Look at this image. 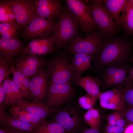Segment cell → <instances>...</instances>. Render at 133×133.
<instances>
[{
	"label": "cell",
	"instance_id": "cell-1",
	"mask_svg": "<svg viewBox=\"0 0 133 133\" xmlns=\"http://www.w3.org/2000/svg\"><path fill=\"white\" fill-rule=\"evenodd\" d=\"M132 47L130 42L121 38L116 37L105 40L100 52L93 58L92 70L96 73L102 67L112 63L127 64Z\"/></svg>",
	"mask_w": 133,
	"mask_h": 133
},
{
	"label": "cell",
	"instance_id": "cell-2",
	"mask_svg": "<svg viewBox=\"0 0 133 133\" xmlns=\"http://www.w3.org/2000/svg\"><path fill=\"white\" fill-rule=\"evenodd\" d=\"M79 25L75 15L67 7L63 9L55 27V50L70 43L77 35Z\"/></svg>",
	"mask_w": 133,
	"mask_h": 133
},
{
	"label": "cell",
	"instance_id": "cell-3",
	"mask_svg": "<svg viewBox=\"0 0 133 133\" xmlns=\"http://www.w3.org/2000/svg\"><path fill=\"white\" fill-rule=\"evenodd\" d=\"M70 53L67 51L59 53L47 59L46 65L49 73V83L71 84L74 73L70 64L72 57Z\"/></svg>",
	"mask_w": 133,
	"mask_h": 133
},
{
	"label": "cell",
	"instance_id": "cell-4",
	"mask_svg": "<svg viewBox=\"0 0 133 133\" xmlns=\"http://www.w3.org/2000/svg\"><path fill=\"white\" fill-rule=\"evenodd\" d=\"M105 41L98 33L94 30L84 36L77 35L70 43L67 51L74 54L82 53L95 56L100 52Z\"/></svg>",
	"mask_w": 133,
	"mask_h": 133
},
{
	"label": "cell",
	"instance_id": "cell-5",
	"mask_svg": "<svg viewBox=\"0 0 133 133\" xmlns=\"http://www.w3.org/2000/svg\"><path fill=\"white\" fill-rule=\"evenodd\" d=\"M87 4L97 27L100 30L99 34L110 36L115 33L117 26L100 0H94Z\"/></svg>",
	"mask_w": 133,
	"mask_h": 133
},
{
	"label": "cell",
	"instance_id": "cell-6",
	"mask_svg": "<svg viewBox=\"0 0 133 133\" xmlns=\"http://www.w3.org/2000/svg\"><path fill=\"white\" fill-rule=\"evenodd\" d=\"M75 93V89L71 84L49 83L46 104L51 107L58 106L72 99Z\"/></svg>",
	"mask_w": 133,
	"mask_h": 133
},
{
	"label": "cell",
	"instance_id": "cell-7",
	"mask_svg": "<svg viewBox=\"0 0 133 133\" xmlns=\"http://www.w3.org/2000/svg\"><path fill=\"white\" fill-rule=\"evenodd\" d=\"M67 7L76 17L80 28L88 33L94 30L96 25L89 12L87 3L81 0H66Z\"/></svg>",
	"mask_w": 133,
	"mask_h": 133
},
{
	"label": "cell",
	"instance_id": "cell-8",
	"mask_svg": "<svg viewBox=\"0 0 133 133\" xmlns=\"http://www.w3.org/2000/svg\"><path fill=\"white\" fill-rule=\"evenodd\" d=\"M56 22L54 19L44 18L36 14L23 30L22 34L28 39L48 37L54 31Z\"/></svg>",
	"mask_w": 133,
	"mask_h": 133
},
{
	"label": "cell",
	"instance_id": "cell-9",
	"mask_svg": "<svg viewBox=\"0 0 133 133\" xmlns=\"http://www.w3.org/2000/svg\"><path fill=\"white\" fill-rule=\"evenodd\" d=\"M14 14L16 22L21 27H26L36 14L34 0H5Z\"/></svg>",
	"mask_w": 133,
	"mask_h": 133
},
{
	"label": "cell",
	"instance_id": "cell-10",
	"mask_svg": "<svg viewBox=\"0 0 133 133\" xmlns=\"http://www.w3.org/2000/svg\"><path fill=\"white\" fill-rule=\"evenodd\" d=\"M47 61L44 57L23 54L15 58L13 62L17 70L30 78L46 65Z\"/></svg>",
	"mask_w": 133,
	"mask_h": 133
},
{
	"label": "cell",
	"instance_id": "cell-11",
	"mask_svg": "<svg viewBox=\"0 0 133 133\" xmlns=\"http://www.w3.org/2000/svg\"><path fill=\"white\" fill-rule=\"evenodd\" d=\"M50 80L48 69L43 67L30 78V99L33 101L43 103L46 98Z\"/></svg>",
	"mask_w": 133,
	"mask_h": 133
},
{
	"label": "cell",
	"instance_id": "cell-12",
	"mask_svg": "<svg viewBox=\"0 0 133 133\" xmlns=\"http://www.w3.org/2000/svg\"><path fill=\"white\" fill-rule=\"evenodd\" d=\"M34 2L36 14L44 18H58L63 9L59 0H35Z\"/></svg>",
	"mask_w": 133,
	"mask_h": 133
},
{
	"label": "cell",
	"instance_id": "cell-13",
	"mask_svg": "<svg viewBox=\"0 0 133 133\" xmlns=\"http://www.w3.org/2000/svg\"><path fill=\"white\" fill-rule=\"evenodd\" d=\"M94 55L82 53L74 54L72 57L70 64L74 73L73 82L76 85L84 72L92 70V64Z\"/></svg>",
	"mask_w": 133,
	"mask_h": 133
},
{
	"label": "cell",
	"instance_id": "cell-14",
	"mask_svg": "<svg viewBox=\"0 0 133 133\" xmlns=\"http://www.w3.org/2000/svg\"><path fill=\"white\" fill-rule=\"evenodd\" d=\"M122 88L113 89L100 93L98 97L100 105L103 108L119 110L125 106L121 94Z\"/></svg>",
	"mask_w": 133,
	"mask_h": 133
},
{
	"label": "cell",
	"instance_id": "cell-15",
	"mask_svg": "<svg viewBox=\"0 0 133 133\" xmlns=\"http://www.w3.org/2000/svg\"><path fill=\"white\" fill-rule=\"evenodd\" d=\"M13 106L22 107L43 120L50 114L59 110V109L51 107L46 104L30 101L23 99H18Z\"/></svg>",
	"mask_w": 133,
	"mask_h": 133
},
{
	"label": "cell",
	"instance_id": "cell-16",
	"mask_svg": "<svg viewBox=\"0 0 133 133\" xmlns=\"http://www.w3.org/2000/svg\"><path fill=\"white\" fill-rule=\"evenodd\" d=\"M55 117V122L67 132H73L79 126L80 120L76 110L74 108L65 109L58 111Z\"/></svg>",
	"mask_w": 133,
	"mask_h": 133
},
{
	"label": "cell",
	"instance_id": "cell-17",
	"mask_svg": "<svg viewBox=\"0 0 133 133\" xmlns=\"http://www.w3.org/2000/svg\"><path fill=\"white\" fill-rule=\"evenodd\" d=\"M0 123L3 125L24 133H32L37 126L14 118L8 114L5 108H0Z\"/></svg>",
	"mask_w": 133,
	"mask_h": 133
},
{
	"label": "cell",
	"instance_id": "cell-18",
	"mask_svg": "<svg viewBox=\"0 0 133 133\" xmlns=\"http://www.w3.org/2000/svg\"><path fill=\"white\" fill-rule=\"evenodd\" d=\"M22 43L18 39L0 38V53L5 56L9 62H13L15 57L21 55L24 48Z\"/></svg>",
	"mask_w": 133,
	"mask_h": 133
},
{
	"label": "cell",
	"instance_id": "cell-19",
	"mask_svg": "<svg viewBox=\"0 0 133 133\" xmlns=\"http://www.w3.org/2000/svg\"><path fill=\"white\" fill-rule=\"evenodd\" d=\"M124 64L114 63L108 64L99 69L97 72L100 83V88H109L110 83L120 68Z\"/></svg>",
	"mask_w": 133,
	"mask_h": 133
},
{
	"label": "cell",
	"instance_id": "cell-20",
	"mask_svg": "<svg viewBox=\"0 0 133 133\" xmlns=\"http://www.w3.org/2000/svg\"><path fill=\"white\" fill-rule=\"evenodd\" d=\"M76 85L83 88L88 94L97 99L100 92V83L97 77H93L89 74L82 76L76 83Z\"/></svg>",
	"mask_w": 133,
	"mask_h": 133
},
{
	"label": "cell",
	"instance_id": "cell-21",
	"mask_svg": "<svg viewBox=\"0 0 133 133\" xmlns=\"http://www.w3.org/2000/svg\"><path fill=\"white\" fill-rule=\"evenodd\" d=\"M9 110V114L13 118L37 126L44 120L19 107L13 106Z\"/></svg>",
	"mask_w": 133,
	"mask_h": 133
},
{
	"label": "cell",
	"instance_id": "cell-22",
	"mask_svg": "<svg viewBox=\"0 0 133 133\" xmlns=\"http://www.w3.org/2000/svg\"><path fill=\"white\" fill-rule=\"evenodd\" d=\"M118 26L133 34V6L126 0L120 16Z\"/></svg>",
	"mask_w": 133,
	"mask_h": 133
},
{
	"label": "cell",
	"instance_id": "cell-23",
	"mask_svg": "<svg viewBox=\"0 0 133 133\" xmlns=\"http://www.w3.org/2000/svg\"><path fill=\"white\" fill-rule=\"evenodd\" d=\"M100 1L118 26L120 17V14L122 10L126 0H102Z\"/></svg>",
	"mask_w": 133,
	"mask_h": 133
},
{
	"label": "cell",
	"instance_id": "cell-24",
	"mask_svg": "<svg viewBox=\"0 0 133 133\" xmlns=\"http://www.w3.org/2000/svg\"><path fill=\"white\" fill-rule=\"evenodd\" d=\"M67 131L57 123H50L45 119L32 133H66Z\"/></svg>",
	"mask_w": 133,
	"mask_h": 133
},
{
	"label": "cell",
	"instance_id": "cell-25",
	"mask_svg": "<svg viewBox=\"0 0 133 133\" xmlns=\"http://www.w3.org/2000/svg\"><path fill=\"white\" fill-rule=\"evenodd\" d=\"M10 73H12L13 77L12 79L17 87L22 93L27 97V99H30V93L23 83V79L25 76L21 72L17 70L13 63L10 64Z\"/></svg>",
	"mask_w": 133,
	"mask_h": 133
},
{
	"label": "cell",
	"instance_id": "cell-26",
	"mask_svg": "<svg viewBox=\"0 0 133 133\" xmlns=\"http://www.w3.org/2000/svg\"><path fill=\"white\" fill-rule=\"evenodd\" d=\"M52 36L46 38L39 37L32 39L22 49L21 55H32L40 46L50 40Z\"/></svg>",
	"mask_w": 133,
	"mask_h": 133
},
{
	"label": "cell",
	"instance_id": "cell-27",
	"mask_svg": "<svg viewBox=\"0 0 133 133\" xmlns=\"http://www.w3.org/2000/svg\"><path fill=\"white\" fill-rule=\"evenodd\" d=\"M16 22L14 13L5 0L0 1V23Z\"/></svg>",
	"mask_w": 133,
	"mask_h": 133
},
{
	"label": "cell",
	"instance_id": "cell-28",
	"mask_svg": "<svg viewBox=\"0 0 133 133\" xmlns=\"http://www.w3.org/2000/svg\"><path fill=\"white\" fill-rule=\"evenodd\" d=\"M122 95L125 105L133 107V79L125 81L122 88Z\"/></svg>",
	"mask_w": 133,
	"mask_h": 133
},
{
	"label": "cell",
	"instance_id": "cell-29",
	"mask_svg": "<svg viewBox=\"0 0 133 133\" xmlns=\"http://www.w3.org/2000/svg\"><path fill=\"white\" fill-rule=\"evenodd\" d=\"M85 122L92 128H99L100 117L97 110L91 108L88 110L83 115Z\"/></svg>",
	"mask_w": 133,
	"mask_h": 133
},
{
	"label": "cell",
	"instance_id": "cell-30",
	"mask_svg": "<svg viewBox=\"0 0 133 133\" xmlns=\"http://www.w3.org/2000/svg\"><path fill=\"white\" fill-rule=\"evenodd\" d=\"M12 80L9 75L5 78L2 83L3 88L5 95L4 101L5 107H12L16 103L11 89Z\"/></svg>",
	"mask_w": 133,
	"mask_h": 133
},
{
	"label": "cell",
	"instance_id": "cell-31",
	"mask_svg": "<svg viewBox=\"0 0 133 133\" xmlns=\"http://www.w3.org/2000/svg\"><path fill=\"white\" fill-rule=\"evenodd\" d=\"M11 62H8L4 55L0 53V84L3 83L5 78L10 74Z\"/></svg>",
	"mask_w": 133,
	"mask_h": 133
},
{
	"label": "cell",
	"instance_id": "cell-32",
	"mask_svg": "<svg viewBox=\"0 0 133 133\" xmlns=\"http://www.w3.org/2000/svg\"><path fill=\"white\" fill-rule=\"evenodd\" d=\"M96 99L87 94L80 97L78 99V102L82 108L88 110L92 108Z\"/></svg>",
	"mask_w": 133,
	"mask_h": 133
},
{
	"label": "cell",
	"instance_id": "cell-33",
	"mask_svg": "<svg viewBox=\"0 0 133 133\" xmlns=\"http://www.w3.org/2000/svg\"><path fill=\"white\" fill-rule=\"evenodd\" d=\"M21 27L19 26L2 33L0 35V38L5 39L17 38L18 32Z\"/></svg>",
	"mask_w": 133,
	"mask_h": 133
},
{
	"label": "cell",
	"instance_id": "cell-34",
	"mask_svg": "<svg viewBox=\"0 0 133 133\" xmlns=\"http://www.w3.org/2000/svg\"><path fill=\"white\" fill-rule=\"evenodd\" d=\"M11 88L12 92L16 102L18 99H23L24 98L27 99V96L22 93L12 80L11 82Z\"/></svg>",
	"mask_w": 133,
	"mask_h": 133
},
{
	"label": "cell",
	"instance_id": "cell-35",
	"mask_svg": "<svg viewBox=\"0 0 133 133\" xmlns=\"http://www.w3.org/2000/svg\"><path fill=\"white\" fill-rule=\"evenodd\" d=\"M20 26L16 22L0 23V35L14 28Z\"/></svg>",
	"mask_w": 133,
	"mask_h": 133
},
{
	"label": "cell",
	"instance_id": "cell-36",
	"mask_svg": "<svg viewBox=\"0 0 133 133\" xmlns=\"http://www.w3.org/2000/svg\"><path fill=\"white\" fill-rule=\"evenodd\" d=\"M124 114V117L126 121L133 124V107H127Z\"/></svg>",
	"mask_w": 133,
	"mask_h": 133
},
{
	"label": "cell",
	"instance_id": "cell-37",
	"mask_svg": "<svg viewBox=\"0 0 133 133\" xmlns=\"http://www.w3.org/2000/svg\"><path fill=\"white\" fill-rule=\"evenodd\" d=\"M2 83L0 84V107H5L4 105L5 95L3 88Z\"/></svg>",
	"mask_w": 133,
	"mask_h": 133
},
{
	"label": "cell",
	"instance_id": "cell-38",
	"mask_svg": "<svg viewBox=\"0 0 133 133\" xmlns=\"http://www.w3.org/2000/svg\"><path fill=\"white\" fill-rule=\"evenodd\" d=\"M116 115L111 114L108 117V125L112 126H116Z\"/></svg>",
	"mask_w": 133,
	"mask_h": 133
},
{
	"label": "cell",
	"instance_id": "cell-39",
	"mask_svg": "<svg viewBox=\"0 0 133 133\" xmlns=\"http://www.w3.org/2000/svg\"><path fill=\"white\" fill-rule=\"evenodd\" d=\"M126 120L121 118H116V126L125 127L126 124Z\"/></svg>",
	"mask_w": 133,
	"mask_h": 133
},
{
	"label": "cell",
	"instance_id": "cell-40",
	"mask_svg": "<svg viewBox=\"0 0 133 133\" xmlns=\"http://www.w3.org/2000/svg\"><path fill=\"white\" fill-rule=\"evenodd\" d=\"M83 133H100L99 128L89 129L85 130Z\"/></svg>",
	"mask_w": 133,
	"mask_h": 133
},
{
	"label": "cell",
	"instance_id": "cell-41",
	"mask_svg": "<svg viewBox=\"0 0 133 133\" xmlns=\"http://www.w3.org/2000/svg\"><path fill=\"white\" fill-rule=\"evenodd\" d=\"M7 133H24L14 130L7 126H3Z\"/></svg>",
	"mask_w": 133,
	"mask_h": 133
},
{
	"label": "cell",
	"instance_id": "cell-42",
	"mask_svg": "<svg viewBox=\"0 0 133 133\" xmlns=\"http://www.w3.org/2000/svg\"><path fill=\"white\" fill-rule=\"evenodd\" d=\"M124 133H133V124H131L125 128Z\"/></svg>",
	"mask_w": 133,
	"mask_h": 133
},
{
	"label": "cell",
	"instance_id": "cell-43",
	"mask_svg": "<svg viewBox=\"0 0 133 133\" xmlns=\"http://www.w3.org/2000/svg\"><path fill=\"white\" fill-rule=\"evenodd\" d=\"M133 79V67L131 68L125 81Z\"/></svg>",
	"mask_w": 133,
	"mask_h": 133
},
{
	"label": "cell",
	"instance_id": "cell-44",
	"mask_svg": "<svg viewBox=\"0 0 133 133\" xmlns=\"http://www.w3.org/2000/svg\"><path fill=\"white\" fill-rule=\"evenodd\" d=\"M0 133H7L5 129L3 127L0 128Z\"/></svg>",
	"mask_w": 133,
	"mask_h": 133
},
{
	"label": "cell",
	"instance_id": "cell-45",
	"mask_svg": "<svg viewBox=\"0 0 133 133\" xmlns=\"http://www.w3.org/2000/svg\"><path fill=\"white\" fill-rule=\"evenodd\" d=\"M130 3L133 6V0H128Z\"/></svg>",
	"mask_w": 133,
	"mask_h": 133
},
{
	"label": "cell",
	"instance_id": "cell-46",
	"mask_svg": "<svg viewBox=\"0 0 133 133\" xmlns=\"http://www.w3.org/2000/svg\"><path fill=\"white\" fill-rule=\"evenodd\" d=\"M132 61L133 62V57H132Z\"/></svg>",
	"mask_w": 133,
	"mask_h": 133
}]
</instances>
